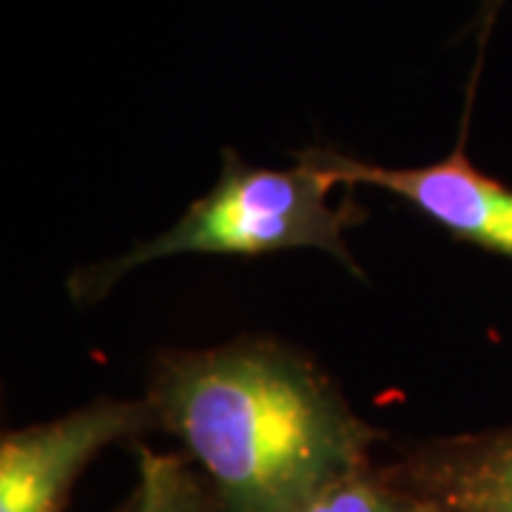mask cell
I'll list each match as a JSON object with an SVG mask.
<instances>
[{"mask_svg": "<svg viewBox=\"0 0 512 512\" xmlns=\"http://www.w3.org/2000/svg\"><path fill=\"white\" fill-rule=\"evenodd\" d=\"M507 0H481V6H478V15H476V32H478V55H476V66H473V80L470 83H478V74H481V60H484V43H487V37L493 32V23L498 18V12H501V6H504Z\"/></svg>", "mask_w": 512, "mask_h": 512, "instance_id": "ba28073f", "label": "cell"}, {"mask_svg": "<svg viewBox=\"0 0 512 512\" xmlns=\"http://www.w3.org/2000/svg\"><path fill=\"white\" fill-rule=\"evenodd\" d=\"M382 467L441 512H512V424L424 441Z\"/></svg>", "mask_w": 512, "mask_h": 512, "instance_id": "5b68a950", "label": "cell"}, {"mask_svg": "<svg viewBox=\"0 0 512 512\" xmlns=\"http://www.w3.org/2000/svg\"><path fill=\"white\" fill-rule=\"evenodd\" d=\"M305 512H441L433 501L402 487L384 473L382 464H370L362 473L333 484Z\"/></svg>", "mask_w": 512, "mask_h": 512, "instance_id": "52a82bcc", "label": "cell"}, {"mask_svg": "<svg viewBox=\"0 0 512 512\" xmlns=\"http://www.w3.org/2000/svg\"><path fill=\"white\" fill-rule=\"evenodd\" d=\"M467 123L470 109L464 111L456 148L439 163L421 168H390L336 148H305L302 154L336 185H373L387 191L458 242H470L512 262V185L481 174L473 165L467 154Z\"/></svg>", "mask_w": 512, "mask_h": 512, "instance_id": "3957f363", "label": "cell"}, {"mask_svg": "<svg viewBox=\"0 0 512 512\" xmlns=\"http://www.w3.org/2000/svg\"><path fill=\"white\" fill-rule=\"evenodd\" d=\"M137 490L123 512H214L200 476L180 456L137 444Z\"/></svg>", "mask_w": 512, "mask_h": 512, "instance_id": "8992f818", "label": "cell"}, {"mask_svg": "<svg viewBox=\"0 0 512 512\" xmlns=\"http://www.w3.org/2000/svg\"><path fill=\"white\" fill-rule=\"evenodd\" d=\"M160 430L146 399H94L69 416L6 430L0 439V512H63L74 481L117 441Z\"/></svg>", "mask_w": 512, "mask_h": 512, "instance_id": "277c9868", "label": "cell"}, {"mask_svg": "<svg viewBox=\"0 0 512 512\" xmlns=\"http://www.w3.org/2000/svg\"><path fill=\"white\" fill-rule=\"evenodd\" d=\"M333 188L336 183L302 151L293 168H256L225 148L220 180L205 197L191 202L160 237L72 274L69 296L77 305H92L106 299L134 268L183 254L268 256L316 248L365 276L350 254L345 231L362 225L367 211L353 197L333 205Z\"/></svg>", "mask_w": 512, "mask_h": 512, "instance_id": "7a4b0ae2", "label": "cell"}, {"mask_svg": "<svg viewBox=\"0 0 512 512\" xmlns=\"http://www.w3.org/2000/svg\"><path fill=\"white\" fill-rule=\"evenodd\" d=\"M214 512H305L373 461L379 433L302 350L274 336L163 350L146 390Z\"/></svg>", "mask_w": 512, "mask_h": 512, "instance_id": "6da1fadb", "label": "cell"}]
</instances>
